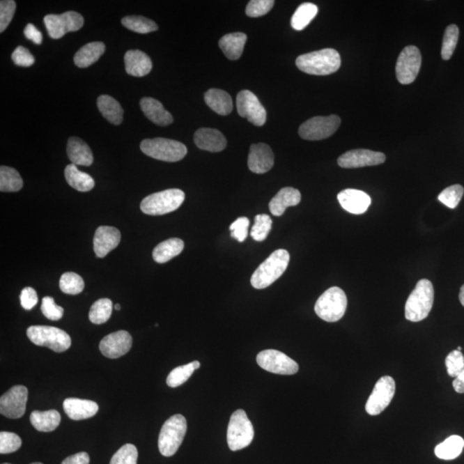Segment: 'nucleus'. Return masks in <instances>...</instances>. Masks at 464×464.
Here are the masks:
<instances>
[{"label":"nucleus","instance_id":"obj_1","mask_svg":"<svg viewBox=\"0 0 464 464\" xmlns=\"http://www.w3.org/2000/svg\"><path fill=\"white\" fill-rule=\"evenodd\" d=\"M341 59L337 50L325 49L302 54L296 60L300 71L311 75H332L341 68Z\"/></svg>","mask_w":464,"mask_h":464},{"label":"nucleus","instance_id":"obj_2","mask_svg":"<svg viewBox=\"0 0 464 464\" xmlns=\"http://www.w3.org/2000/svg\"><path fill=\"white\" fill-rule=\"evenodd\" d=\"M289 253L286 249L272 252L254 272L250 283L254 288L265 289L281 278L288 267Z\"/></svg>","mask_w":464,"mask_h":464},{"label":"nucleus","instance_id":"obj_3","mask_svg":"<svg viewBox=\"0 0 464 464\" xmlns=\"http://www.w3.org/2000/svg\"><path fill=\"white\" fill-rule=\"evenodd\" d=\"M434 289L428 279H421L408 297L405 305V318L408 321L421 322L428 316L433 308Z\"/></svg>","mask_w":464,"mask_h":464},{"label":"nucleus","instance_id":"obj_4","mask_svg":"<svg viewBox=\"0 0 464 464\" xmlns=\"http://www.w3.org/2000/svg\"><path fill=\"white\" fill-rule=\"evenodd\" d=\"M185 200L183 190L171 189L148 195L141 201V209L147 215H167L178 210Z\"/></svg>","mask_w":464,"mask_h":464},{"label":"nucleus","instance_id":"obj_5","mask_svg":"<svg viewBox=\"0 0 464 464\" xmlns=\"http://www.w3.org/2000/svg\"><path fill=\"white\" fill-rule=\"evenodd\" d=\"M348 307V298L340 287L333 286L323 293L316 301L315 311L323 321L338 322L343 318Z\"/></svg>","mask_w":464,"mask_h":464},{"label":"nucleus","instance_id":"obj_6","mask_svg":"<svg viewBox=\"0 0 464 464\" xmlns=\"http://www.w3.org/2000/svg\"><path fill=\"white\" fill-rule=\"evenodd\" d=\"M187 421L182 415L171 416L164 422L158 438V449L162 455H175L187 433Z\"/></svg>","mask_w":464,"mask_h":464},{"label":"nucleus","instance_id":"obj_7","mask_svg":"<svg viewBox=\"0 0 464 464\" xmlns=\"http://www.w3.org/2000/svg\"><path fill=\"white\" fill-rule=\"evenodd\" d=\"M141 149L148 157L169 163L182 160L187 153L183 143L164 138L144 139Z\"/></svg>","mask_w":464,"mask_h":464},{"label":"nucleus","instance_id":"obj_8","mask_svg":"<svg viewBox=\"0 0 464 464\" xmlns=\"http://www.w3.org/2000/svg\"><path fill=\"white\" fill-rule=\"evenodd\" d=\"M27 337L33 343L40 347L49 348L56 353H63L71 347L69 334L59 327L51 326H31L28 327Z\"/></svg>","mask_w":464,"mask_h":464},{"label":"nucleus","instance_id":"obj_9","mask_svg":"<svg viewBox=\"0 0 464 464\" xmlns=\"http://www.w3.org/2000/svg\"><path fill=\"white\" fill-rule=\"evenodd\" d=\"M254 427L245 411L238 410L231 416L227 429L228 447L237 451L249 447L254 438Z\"/></svg>","mask_w":464,"mask_h":464},{"label":"nucleus","instance_id":"obj_10","mask_svg":"<svg viewBox=\"0 0 464 464\" xmlns=\"http://www.w3.org/2000/svg\"><path fill=\"white\" fill-rule=\"evenodd\" d=\"M341 123V118L335 115L313 117L301 125L298 134L307 141H322L332 136Z\"/></svg>","mask_w":464,"mask_h":464},{"label":"nucleus","instance_id":"obj_11","mask_svg":"<svg viewBox=\"0 0 464 464\" xmlns=\"http://www.w3.org/2000/svg\"><path fill=\"white\" fill-rule=\"evenodd\" d=\"M44 24L51 38L61 39L68 33L77 31L82 28L84 17L76 12L50 14L44 17Z\"/></svg>","mask_w":464,"mask_h":464},{"label":"nucleus","instance_id":"obj_12","mask_svg":"<svg viewBox=\"0 0 464 464\" xmlns=\"http://www.w3.org/2000/svg\"><path fill=\"white\" fill-rule=\"evenodd\" d=\"M257 364L265 371L279 375H293L298 371L296 361L277 350H264L256 357Z\"/></svg>","mask_w":464,"mask_h":464},{"label":"nucleus","instance_id":"obj_13","mask_svg":"<svg viewBox=\"0 0 464 464\" xmlns=\"http://www.w3.org/2000/svg\"><path fill=\"white\" fill-rule=\"evenodd\" d=\"M422 65V54L418 47L408 46L397 59L396 73L401 84H410L417 77Z\"/></svg>","mask_w":464,"mask_h":464},{"label":"nucleus","instance_id":"obj_14","mask_svg":"<svg viewBox=\"0 0 464 464\" xmlns=\"http://www.w3.org/2000/svg\"><path fill=\"white\" fill-rule=\"evenodd\" d=\"M396 392V382L392 377L385 376L375 385L373 392L368 399L366 410L370 415H380L392 403Z\"/></svg>","mask_w":464,"mask_h":464},{"label":"nucleus","instance_id":"obj_15","mask_svg":"<svg viewBox=\"0 0 464 464\" xmlns=\"http://www.w3.org/2000/svg\"><path fill=\"white\" fill-rule=\"evenodd\" d=\"M239 116L246 118L256 127L263 126L267 121V112L256 95L249 91H242L237 95Z\"/></svg>","mask_w":464,"mask_h":464},{"label":"nucleus","instance_id":"obj_16","mask_svg":"<svg viewBox=\"0 0 464 464\" xmlns=\"http://www.w3.org/2000/svg\"><path fill=\"white\" fill-rule=\"evenodd\" d=\"M27 400L28 389L24 385L13 386L0 399V412L9 419L23 417Z\"/></svg>","mask_w":464,"mask_h":464},{"label":"nucleus","instance_id":"obj_17","mask_svg":"<svg viewBox=\"0 0 464 464\" xmlns=\"http://www.w3.org/2000/svg\"><path fill=\"white\" fill-rule=\"evenodd\" d=\"M385 155L382 153L357 149L342 154L337 162L339 167L341 168L355 169L382 164L385 163Z\"/></svg>","mask_w":464,"mask_h":464},{"label":"nucleus","instance_id":"obj_18","mask_svg":"<svg viewBox=\"0 0 464 464\" xmlns=\"http://www.w3.org/2000/svg\"><path fill=\"white\" fill-rule=\"evenodd\" d=\"M132 338L127 331H116L107 335L99 344L103 355L109 359H118L126 355L131 349Z\"/></svg>","mask_w":464,"mask_h":464},{"label":"nucleus","instance_id":"obj_19","mask_svg":"<svg viewBox=\"0 0 464 464\" xmlns=\"http://www.w3.org/2000/svg\"><path fill=\"white\" fill-rule=\"evenodd\" d=\"M274 164V156L270 146L264 143L254 144L250 146L248 167L256 174L270 171Z\"/></svg>","mask_w":464,"mask_h":464},{"label":"nucleus","instance_id":"obj_20","mask_svg":"<svg viewBox=\"0 0 464 464\" xmlns=\"http://www.w3.org/2000/svg\"><path fill=\"white\" fill-rule=\"evenodd\" d=\"M119 230L113 226L98 227L94 235V252L98 258L105 257L115 249L121 242Z\"/></svg>","mask_w":464,"mask_h":464},{"label":"nucleus","instance_id":"obj_21","mask_svg":"<svg viewBox=\"0 0 464 464\" xmlns=\"http://www.w3.org/2000/svg\"><path fill=\"white\" fill-rule=\"evenodd\" d=\"M341 208L353 215H363L371 204V199L366 193L358 190L348 189L337 195Z\"/></svg>","mask_w":464,"mask_h":464},{"label":"nucleus","instance_id":"obj_22","mask_svg":"<svg viewBox=\"0 0 464 464\" xmlns=\"http://www.w3.org/2000/svg\"><path fill=\"white\" fill-rule=\"evenodd\" d=\"M195 145L201 150L219 153L226 149L227 141L222 132L215 128H201L194 136Z\"/></svg>","mask_w":464,"mask_h":464},{"label":"nucleus","instance_id":"obj_23","mask_svg":"<svg viewBox=\"0 0 464 464\" xmlns=\"http://www.w3.org/2000/svg\"><path fill=\"white\" fill-rule=\"evenodd\" d=\"M63 408L66 415L73 421L93 417L99 410L98 405L95 401L79 399H65Z\"/></svg>","mask_w":464,"mask_h":464},{"label":"nucleus","instance_id":"obj_24","mask_svg":"<svg viewBox=\"0 0 464 464\" xmlns=\"http://www.w3.org/2000/svg\"><path fill=\"white\" fill-rule=\"evenodd\" d=\"M125 68L127 75L144 77L149 75L153 69V62L146 54L141 50H129L125 54Z\"/></svg>","mask_w":464,"mask_h":464},{"label":"nucleus","instance_id":"obj_25","mask_svg":"<svg viewBox=\"0 0 464 464\" xmlns=\"http://www.w3.org/2000/svg\"><path fill=\"white\" fill-rule=\"evenodd\" d=\"M301 194L300 191L293 187H283L277 194L272 199L270 203V210L272 215L281 217L287 208L297 206L300 203Z\"/></svg>","mask_w":464,"mask_h":464},{"label":"nucleus","instance_id":"obj_26","mask_svg":"<svg viewBox=\"0 0 464 464\" xmlns=\"http://www.w3.org/2000/svg\"><path fill=\"white\" fill-rule=\"evenodd\" d=\"M141 108L145 116L158 126L165 127L173 123V116L168 112L160 101L152 98H144L141 101Z\"/></svg>","mask_w":464,"mask_h":464},{"label":"nucleus","instance_id":"obj_27","mask_svg":"<svg viewBox=\"0 0 464 464\" xmlns=\"http://www.w3.org/2000/svg\"><path fill=\"white\" fill-rule=\"evenodd\" d=\"M66 152L72 164L90 167L93 163V154L90 146L79 138L72 137L68 139Z\"/></svg>","mask_w":464,"mask_h":464},{"label":"nucleus","instance_id":"obj_28","mask_svg":"<svg viewBox=\"0 0 464 464\" xmlns=\"http://www.w3.org/2000/svg\"><path fill=\"white\" fill-rule=\"evenodd\" d=\"M246 42L247 36L245 33H231L219 40V46L229 60L237 61L242 56Z\"/></svg>","mask_w":464,"mask_h":464},{"label":"nucleus","instance_id":"obj_29","mask_svg":"<svg viewBox=\"0 0 464 464\" xmlns=\"http://www.w3.org/2000/svg\"><path fill=\"white\" fill-rule=\"evenodd\" d=\"M204 98L206 105L220 116H228L233 109V102L226 91L210 89L206 92Z\"/></svg>","mask_w":464,"mask_h":464},{"label":"nucleus","instance_id":"obj_30","mask_svg":"<svg viewBox=\"0 0 464 464\" xmlns=\"http://www.w3.org/2000/svg\"><path fill=\"white\" fill-rule=\"evenodd\" d=\"M105 52V43L100 42L88 43L77 52L75 63L79 68H89L101 58Z\"/></svg>","mask_w":464,"mask_h":464},{"label":"nucleus","instance_id":"obj_31","mask_svg":"<svg viewBox=\"0 0 464 464\" xmlns=\"http://www.w3.org/2000/svg\"><path fill=\"white\" fill-rule=\"evenodd\" d=\"M184 242L180 238H169L155 247L153 259L157 263H165L183 252Z\"/></svg>","mask_w":464,"mask_h":464},{"label":"nucleus","instance_id":"obj_32","mask_svg":"<svg viewBox=\"0 0 464 464\" xmlns=\"http://www.w3.org/2000/svg\"><path fill=\"white\" fill-rule=\"evenodd\" d=\"M61 415L57 410H35L31 412V422L39 432L49 433L57 428L61 423Z\"/></svg>","mask_w":464,"mask_h":464},{"label":"nucleus","instance_id":"obj_33","mask_svg":"<svg viewBox=\"0 0 464 464\" xmlns=\"http://www.w3.org/2000/svg\"><path fill=\"white\" fill-rule=\"evenodd\" d=\"M66 182L79 192H89L95 187L94 179L89 174L80 171L75 164H69L65 169Z\"/></svg>","mask_w":464,"mask_h":464},{"label":"nucleus","instance_id":"obj_34","mask_svg":"<svg viewBox=\"0 0 464 464\" xmlns=\"http://www.w3.org/2000/svg\"><path fill=\"white\" fill-rule=\"evenodd\" d=\"M99 111L110 123L120 125L123 121V109L115 98L108 95H102L98 99Z\"/></svg>","mask_w":464,"mask_h":464},{"label":"nucleus","instance_id":"obj_35","mask_svg":"<svg viewBox=\"0 0 464 464\" xmlns=\"http://www.w3.org/2000/svg\"><path fill=\"white\" fill-rule=\"evenodd\" d=\"M464 447L463 438L458 435L449 437L443 443L438 444L435 455L443 460H453L461 454Z\"/></svg>","mask_w":464,"mask_h":464},{"label":"nucleus","instance_id":"obj_36","mask_svg":"<svg viewBox=\"0 0 464 464\" xmlns=\"http://www.w3.org/2000/svg\"><path fill=\"white\" fill-rule=\"evenodd\" d=\"M318 13V6L312 3H304L297 7L293 14L291 24L295 31H303L314 20Z\"/></svg>","mask_w":464,"mask_h":464},{"label":"nucleus","instance_id":"obj_37","mask_svg":"<svg viewBox=\"0 0 464 464\" xmlns=\"http://www.w3.org/2000/svg\"><path fill=\"white\" fill-rule=\"evenodd\" d=\"M24 186V180L16 169L1 167L0 168V191L1 192H18Z\"/></svg>","mask_w":464,"mask_h":464},{"label":"nucleus","instance_id":"obj_38","mask_svg":"<svg viewBox=\"0 0 464 464\" xmlns=\"http://www.w3.org/2000/svg\"><path fill=\"white\" fill-rule=\"evenodd\" d=\"M201 367V363L199 361H194L185 366H180L175 368L169 374L167 378V385L171 388H176L186 382L190 378L195 370Z\"/></svg>","mask_w":464,"mask_h":464},{"label":"nucleus","instance_id":"obj_39","mask_svg":"<svg viewBox=\"0 0 464 464\" xmlns=\"http://www.w3.org/2000/svg\"><path fill=\"white\" fill-rule=\"evenodd\" d=\"M112 311V301L109 298H101L92 304L89 312L90 321L94 324L105 323L111 316Z\"/></svg>","mask_w":464,"mask_h":464},{"label":"nucleus","instance_id":"obj_40","mask_svg":"<svg viewBox=\"0 0 464 464\" xmlns=\"http://www.w3.org/2000/svg\"><path fill=\"white\" fill-rule=\"evenodd\" d=\"M121 24L130 31L139 33V34H147L157 31V25L153 20L142 16L125 17L121 20Z\"/></svg>","mask_w":464,"mask_h":464},{"label":"nucleus","instance_id":"obj_41","mask_svg":"<svg viewBox=\"0 0 464 464\" xmlns=\"http://www.w3.org/2000/svg\"><path fill=\"white\" fill-rule=\"evenodd\" d=\"M60 288L65 294L77 295L83 292L84 282L80 275L76 272H68L61 275Z\"/></svg>","mask_w":464,"mask_h":464},{"label":"nucleus","instance_id":"obj_42","mask_svg":"<svg viewBox=\"0 0 464 464\" xmlns=\"http://www.w3.org/2000/svg\"><path fill=\"white\" fill-rule=\"evenodd\" d=\"M459 38V29L456 24L449 25L445 29L443 45H442L441 56L444 61L451 58L456 49Z\"/></svg>","mask_w":464,"mask_h":464},{"label":"nucleus","instance_id":"obj_43","mask_svg":"<svg viewBox=\"0 0 464 464\" xmlns=\"http://www.w3.org/2000/svg\"><path fill=\"white\" fill-rule=\"evenodd\" d=\"M464 194L463 187L456 184L442 191L438 195V201L451 209H455L461 201Z\"/></svg>","mask_w":464,"mask_h":464},{"label":"nucleus","instance_id":"obj_44","mask_svg":"<svg viewBox=\"0 0 464 464\" xmlns=\"http://www.w3.org/2000/svg\"><path fill=\"white\" fill-rule=\"evenodd\" d=\"M272 221L267 215H256L255 224L252 227L250 235L257 242H263L268 238L272 229Z\"/></svg>","mask_w":464,"mask_h":464},{"label":"nucleus","instance_id":"obj_45","mask_svg":"<svg viewBox=\"0 0 464 464\" xmlns=\"http://www.w3.org/2000/svg\"><path fill=\"white\" fill-rule=\"evenodd\" d=\"M138 450L134 444H127L113 456L109 464H137Z\"/></svg>","mask_w":464,"mask_h":464},{"label":"nucleus","instance_id":"obj_46","mask_svg":"<svg viewBox=\"0 0 464 464\" xmlns=\"http://www.w3.org/2000/svg\"><path fill=\"white\" fill-rule=\"evenodd\" d=\"M22 445L21 438L16 433L9 432L0 433V453L9 454L20 450Z\"/></svg>","mask_w":464,"mask_h":464},{"label":"nucleus","instance_id":"obj_47","mask_svg":"<svg viewBox=\"0 0 464 464\" xmlns=\"http://www.w3.org/2000/svg\"><path fill=\"white\" fill-rule=\"evenodd\" d=\"M447 373L451 378H456L464 370V356L462 352L454 350L449 353L445 359Z\"/></svg>","mask_w":464,"mask_h":464},{"label":"nucleus","instance_id":"obj_48","mask_svg":"<svg viewBox=\"0 0 464 464\" xmlns=\"http://www.w3.org/2000/svg\"><path fill=\"white\" fill-rule=\"evenodd\" d=\"M274 6V0H252L246 7L247 16L259 17L270 12Z\"/></svg>","mask_w":464,"mask_h":464},{"label":"nucleus","instance_id":"obj_49","mask_svg":"<svg viewBox=\"0 0 464 464\" xmlns=\"http://www.w3.org/2000/svg\"><path fill=\"white\" fill-rule=\"evenodd\" d=\"M16 2L13 0H2L0 2V32L3 33L12 22L16 12Z\"/></svg>","mask_w":464,"mask_h":464},{"label":"nucleus","instance_id":"obj_50","mask_svg":"<svg viewBox=\"0 0 464 464\" xmlns=\"http://www.w3.org/2000/svg\"><path fill=\"white\" fill-rule=\"evenodd\" d=\"M42 314L51 321H59L64 314V309L55 304L52 297H43L42 307Z\"/></svg>","mask_w":464,"mask_h":464},{"label":"nucleus","instance_id":"obj_51","mask_svg":"<svg viewBox=\"0 0 464 464\" xmlns=\"http://www.w3.org/2000/svg\"><path fill=\"white\" fill-rule=\"evenodd\" d=\"M249 226V219L246 217H241L235 220L230 226L231 237L237 239L238 242L245 241L248 237V229Z\"/></svg>","mask_w":464,"mask_h":464},{"label":"nucleus","instance_id":"obj_52","mask_svg":"<svg viewBox=\"0 0 464 464\" xmlns=\"http://www.w3.org/2000/svg\"><path fill=\"white\" fill-rule=\"evenodd\" d=\"M13 61L18 66L29 68L35 63V58L24 47H17L12 54Z\"/></svg>","mask_w":464,"mask_h":464},{"label":"nucleus","instance_id":"obj_53","mask_svg":"<svg viewBox=\"0 0 464 464\" xmlns=\"http://www.w3.org/2000/svg\"><path fill=\"white\" fill-rule=\"evenodd\" d=\"M20 302L22 307L27 311L34 308L38 303V296L36 290L33 289L32 287H25L22 291Z\"/></svg>","mask_w":464,"mask_h":464},{"label":"nucleus","instance_id":"obj_54","mask_svg":"<svg viewBox=\"0 0 464 464\" xmlns=\"http://www.w3.org/2000/svg\"><path fill=\"white\" fill-rule=\"evenodd\" d=\"M24 35L29 40H32L36 45L42 42V35L34 25L29 24L24 29Z\"/></svg>","mask_w":464,"mask_h":464},{"label":"nucleus","instance_id":"obj_55","mask_svg":"<svg viewBox=\"0 0 464 464\" xmlns=\"http://www.w3.org/2000/svg\"><path fill=\"white\" fill-rule=\"evenodd\" d=\"M61 464H90V456L86 452L76 453L66 458Z\"/></svg>","mask_w":464,"mask_h":464},{"label":"nucleus","instance_id":"obj_56","mask_svg":"<svg viewBox=\"0 0 464 464\" xmlns=\"http://www.w3.org/2000/svg\"><path fill=\"white\" fill-rule=\"evenodd\" d=\"M452 385L456 392L460 394L464 393V370L455 378V380L452 382Z\"/></svg>","mask_w":464,"mask_h":464},{"label":"nucleus","instance_id":"obj_57","mask_svg":"<svg viewBox=\"0 0 464 464\" xmlns=\"http://www.w3.org/2000/svg\"><path fill=\"white\" fill-rule=\"evenodd\" d=\"M459 300L461 302V304L464 307V285L461 287V289H460Z\"/></svg>","mask_w":464,"mask_h":464},{"label":"nucleus","instance_id":"obj_58","mask_svg":"<svg viewBox=\"0 0 464 464\" xmlns=\"http://www.w3.org/2000/svg\"><path fill=\"white\" fill-rule=\"evenodd\" d=\"M121 308V305H120V304H116L115 305V309H116V311H120Z\"/></svg>","mask_w":464,"mask_h":464},{"label":"nucleus","instance_id":"obj_59","mask_svg":"<svg viewBox=\"0 0 464 464\" xmlns=\"http://www.w3.org/2000/svg\"><path fill=\"white\" fill-rule=\"evenodd\" d=\"M456 350H458V351L461 352L462 348H461V347H458V349H456Z\"/></svg>","mask_w":464,"mask_h":464},{"label":"nucleus","instance_id":"obj_60","mask_svg":"<svg viewBox=\"0 0 464 464\" xmlns=\"http://www.w3.org/2000/svg\"><path fill=\"white\" fill-rule=\"evenodd\" d=\"M31 464H43V463H33Z\"/></svg>","mask_w":464,"mask_h":464},{"label":"nucleus","instance_id":"obj_61","mask_svg":"<svg viewBox=\"0 0 464 464\" xmlns=\"http://www.w3.org/2000/svg\"><path fill=\"white\" fill-rule=\"evenodd\" d=\"M2 464H12V463H2Z\"/></svg>","mask_w":464,"mask_h":464}]
</instances>
